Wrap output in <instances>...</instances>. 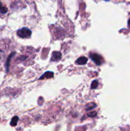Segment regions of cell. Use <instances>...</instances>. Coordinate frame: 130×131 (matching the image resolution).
<instances>
[{
    "label": "cell",
    "instance_id": "obj_2",
    "mask_svg": "<svg viewBox=\"0 0 130 131\" xmlns=\"http://www.w3.org/2000/svg\"><path fill=\"white\" fill-rule=\"evenodd\" d=\"M90 59L96 64L97 65H101L103 63V59L100 55L96 53H91L89 54Z\"/></svg>",
    "mask_w": 130,
    "mask_h": 131
},
{
    "label": "cell",
    "instance_id": "obj_4",
    "mask_svg": "<svg viewBox=\"0 0 130 131\" xmlns=\"http://www.w3.org/2000/svg\"><path fill=\"white\" fill-rule=\"evenodd\" d=\"M54 73L52 72H46L45 73L43 74L42 76L40 78V79H49V78H53Z\"/></svg>",
    "mask_w": 130,
    "mask_h": 131
},
{
    "label": "cell",
    "instance_id": "obj_11",
    "mask_svg": "<svg viewBox=\"0 0 130 131\" xmlns=\"http://www.w3.org/2000/svg\"><path fill=\"white\" fill-rule=\"evenodd\" d=\"M5 56V52H4V51L0 50V63L3 60Z\"/></svg>",
    "mask_w": 130,
    "mask_h": 131
},
{
    "label": "cell",
    "instance_id": "obj_13",
    "mask_svg": "<svg viewBox=\"0 0 130 131\" xmlns=\"http://www.w3.org/2000/svg\"><path fill=\"white\" fill-rule=\"evenodd\" d=\"M128 26L130 28V19H129V20H128Z\"/></svg>",
    "mask_w": 130,
    "mask_h": 131
},
{
    "label": "cell",
    "instance_id": "obj_9",
    "mask_svg": "<svg viewBox=\"0 0 130 131\" xmlns=\"http://www.w3.org/2000/svg\"><path fill=\"white\" fill-rule=\"evenodd\" d=\"M98 81L97 80H94L91 84V89H95L98 88Z\"/></svg>",
    "mask_w": 130,
    "mask_h": 131
},
{
    "label": "cell",
    "instance_id": "obj_12",
    "mask_svg": "<svg viewBox=\"0 0 130 131\" xmlns=\"http://www.w3.org/2000/svg\"><path fill=\"white\" fill-rule=\"evenodd\" d=\"M96 112H95V111H93V112L88 114V116H91V117H94V116H96Z\"/></svg>",
    "mask_w": 130,
    "mask_h": 131
},
{
    "label": "cell",
    "instance_id": "obj_7",
    "mask_svg": "<svg viewBox=\"0 0 130 131\" xmlns=\"http://www.w3.org/2000/svg\"><path fill=\"white\" fill-rule=\"evenodd\" d=\"M18 120H19V118H18V116H14V117L11 119L10 125H11V126H15V125H17V124Z\"/></svg>",
    "mask_w": 130,
    "mask_h": 131
},
{
    "label": "cell",
    "instance_id": "obj_3",
    "mask_svg": "<svg viewBox=\"0 0 130 131\" xmlns=\"http://www.w3.org/2000/svg\"><path fill=\"white\" fill-rule=\"evenodd\" d=\"M61 58V53L59 51H55L52 53V57H51V61H59Z\"/></svg>",
    "mask_w": 130,
    "mask_h": 131
},
{
    "label": "cell",
    "instance_id": "obj_6",
    "mask_svg": "<svg viewBox=\"0 0 130 131\" xmlns=\"http://www.w3.org/2000/svg\"><path fill=\"white\" fill-rule=\"evenodd\" d=\"M15 52H12V53L10 54L9 55V56L8 57L7 60H6V71H8V69H9V66H10V60H11V58L14 56V55L15 54Z\"/></svg>",
    "mask_w": 130,
    "mask_h": 131
},
{
    "label": "cell",
    "instance_id": "obj_1",
    "mask_svg": "<svg viewBox=\"0 0 130 131\" xmlns=\"http://www.w3.org/2000/svg\"><path fill=\"white\" fill-rule=\"evenodd\" d=\"M17 35L20 38H28L31 35V31L28 28H23L17 31Z\"/></svg>",
    "mask_w": 130,
    "mask_h": 131
},
{
    "label": "cell",
    "instance_id": "obj_10",
    "mask_svg": "<svg viewBox=\"0 0 130 131\" xmlns=\"http://www.w3.org/2000/svg\"><path fill=\"white\" fill-rule=\"evenodd\" d=\"M96 106V105L94 103H90L86 106V110H92V109L94 108Z\"/></svg>",
    "mask_w": 130,
    "mask_h": 131
},
{
    "label": "cell",
    "instance_id": "obj_8",
    "mask_svg": "<svg viewBox=\"0 0 130 131\" xmlns=\"http://www.w3.org/2000/svg\"><path fill=\"white\" fill-rule=\"evenodd\" d=\"M0 12H1L2 14H6L8 12L7 8L5 7L1 3H0Z\"/></svg>",
    "mask_w": 130,
    "mask_h": 131
},
{
    "label": "cell",
    "instance_id": "obj_5",
    "mask_svg": "<svg viewBox=\"0 0 130 131\" xmlns=\"http://www.w3.org/2000/svg\"><path fill=\"white\" fill-rule=\"evenodd\" d=\"M87 58L85 57H80L79 58H78L76 61V63L78 64V65H85V64L87 63Z\"/></svg>",
    "mask_w": 130,
    "mask_h": 131
}]
</instances>
